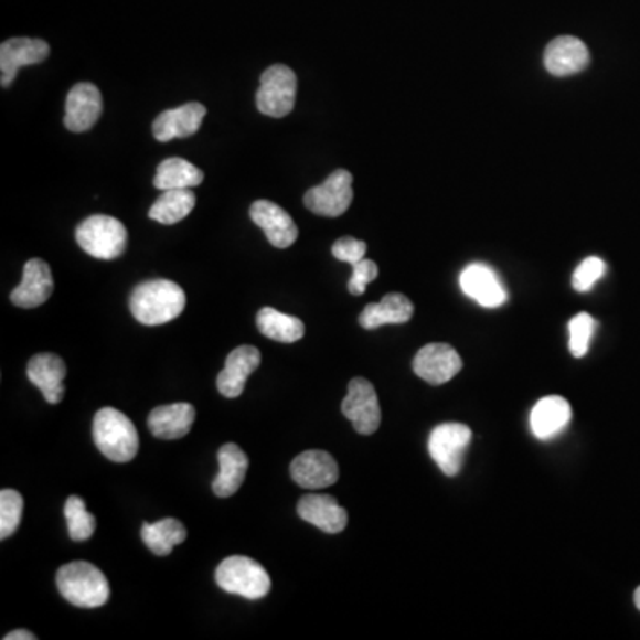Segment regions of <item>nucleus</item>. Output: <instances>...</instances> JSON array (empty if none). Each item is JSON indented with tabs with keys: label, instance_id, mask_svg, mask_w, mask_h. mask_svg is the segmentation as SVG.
I'll return each mask as SVG.
<instances>
[{
	"label": "nucleus",
	"instance_id": "nucleus-32",
	"mask_svg": "<svg viewBox=\"0 0 640 640\" xmlns=\"http://www.w3.org/2000/svg\"><path fill=\"white\" fill-rule=\"evenodd\" d=\"M596 320L589 313H578L569 322V351L573 356L584 358L595 334Z\"/></svg>",
	"mask_w": 640,
	"mask_h": 640
},
{
	"label": "nucleus",
	"instance_id": "nucleus-36",
	"mask_svg": "<svg viewBox=\"0 0 640 640\" xmlns=\"http://www.w3.org/2000/svg\"><path fill=\"white\" fill-rule=\"evenodd\" d=\"M34 639H36V636H34V633H31V631L28 630L11 631V633H8V636L4 637V640H34Z\"/></svg>",
	"mask_w": 640,
	"mask_h": 640
},
{
	"label": "nucleus",
	"instance_id": "nucleus-10",
	"mask_svg": "<svg viewBox=\"0 0 640 640\" xmlns=\"http://www.w3.org/2000/svg\"><path fill=\"white\" fill-rule=\"evenodd\" d=\"M462 360L458 351L447 343H429L416 352L413 371L429 384H445L461 372Z\"/></svg>",
	"mask_w": 640,
	"mask_h": 640
},
{
	"label": "nucleus",
	"instance_id": "nucleus-5",
	"mask_svg": "<svg viewBox=\"0 0 640 640\" xmlns=\"http://www.w3.org/2000/svg\"><path fill=\"white\" fill-rule=\"evenodd\" d=\"M215 582L230 595L262 599L269 595L270 576L264 566L243 555L224 558L215 572Z\"/></svg>",
	"mask_w": 640,
	"mask_h": 640
},
{
	"label": "nucleus",
	"instance_id": "nucleus-2",
	"mask_svg": "<svg viewBox=\"0 0 640 640\" xmlns=\"http://www.w3.org/2000/svg\"><path fill=\"white\" fill-rule=\"evenodd\" d=\"M93 439L107 459L132 461L139 452V435L132 420L115 407H104L93 420Z\"/></svg>",
	"mask_w": 640,
	"mask_h": 640
},
{
	"label": "nucleus",
	"instance_id": "nucleus-18",
	"mask_svg": "<svg viewBox=\"0 0 640 640\" xmlns=\"http://www.w3.org/2000/svg\"><path fill=\"white\" fill-rule=\"evenodd\" d=\"M586 43L575 36H558L544 51V66L555 77L580 74L589 66Z\"/></svg>",
	"mask_w": 640,
	"mask_h": 640
},
{
	"label": "nucleus",
	"instance_id": "nucleus-13",
	"mask_svg": "<svg viewBox=\"0 0 640 640\" xmlns=\"http://www.w3.org/2000/svg\"><path fill=\"white\" fill-rule=\"evenodd\" d=\"M104 110L102 93L95 84L78 83L70 89L64 113V127L70 132H86L95 127Z\"/></svg>",
	"mask_w": 640,
	"mask_h": 640
},
{
	"label": "nucleus",
	"instance_id": "nucleus-8",
	"mask_svg": "<svg viewBox=\"0 0 640 640\" xmlns=\"http://www.w3.org/2000/svg\"><path fill=\"white\" fill-rule=\"evenodd\" d=\"M471 441L470 427L465 424H441L430 433L429 454L445 476L456 477L462 467V456Z\"/></svg>",
	"mask_w": 640,
	"mask_h": 640
},
{
	"label": "nucleus",
	"instance_id": "nucleus-30",
	"mask_svg": "<svg viewBox=\"0 0 640 640\" xmlns=\"http://www.w3.org/2000/svg\"><path fill=\"white\" fill-rule=\"evenodd\" d=\"M64 518L68 525V534L72 541L83 543L95 534L96 520L92 512H87L86 502L81 497H70L64 503Z\"/></svg>",
	"mask_w": 640,
	"mask_h": 640
},
{
	"label": "nucleus",
	"instance_id": "nucleus-29",
	"mask_svg": "<svg viewBox=\"0 0 640 640\" xmlns=\"http://www.w3.org/2000/svg\"><path fill=\"white\" fill-rule=\"evenodd\" d=\"M256 326L264 337L281 343H294L305 337V324L298 317L287 316L275 308H262L256 316Z\"/></svg>",
	"mask_w": 640,
	"mask_h": 640
},
{
	"label": "nucleus",
	"instance_id": "nucleus-7",
	"mask_svg": "<svg viewBox=\"0 0 640 640\" xmlns=\"http://www.w3.org/2000/svg\"><path fill=\"white\" fill-rule=\"evenodd\" d=\"M342 413L358 435L371 436L381 426L380 398L371 381L354 377L349 383L348 395L343 398Z\"/></svg>",
	"mask_w": 640,
	"mask_h": 640
},
{
	"label": "nucleus",
	"instance_id": "nucleus-11",
	"mask_svg": "<svg viewBox=\"0 0 640 640\" xmlns=\"http://www.w3.org/2000/svg\"><path fill=\"white\" fill-rule=\"evenodd\" d=\"M51 54V46L38 38H11L0 45V84H13L19 70L31 64H40Z\"/></svg>",
	"mask_w": 640,
	"mask_h": 640
},
{
	"label": "nucleus",
	"instance_id": "nucleus-6",
	"mask_svg": "<svg viewBox=\"0 0 640 640\" xmlns=\"http://www.w3.org/2000/svg\"><path fill=\"white\" fill-rule=\"evenodd\" d=\"M298 77L285 64H273L262 74L260 87L256 92V107L262 115L285 118L296 106Z\"/></svg>",
	"mask_w": 640,
	"mask_h": 640
},
{
	"label": "nucleus",
	"instance_id": "nucleus-15",
	"mask_svg": "<svg viewBox=\"0 0 640 640\" xmlns=\"http://www.w3.org/2000/svg\"><path fill=\"white\" fill-rule=\"evenodd\" d=\"M54 292L52 270L42 258H32L23 267L22 284L11 292V302L19 308L42 307Z\"/></svg>",
	"mask_w": 640,
	"mask_h": 640
},
{
	"label": "nucleus",
	"instance_id": "nucleus-33",
	"mask_svg": "<svg viewBox=\"0 0 640 640\" xmlns=\"http://www.w3.org/2000/svg\"><path fill=\"white\" fill-rule=\"evenodd\" d=\"M605 270H607V266L601 258L589 256L582 262L580 266L576 267L575 275H573V288L578 292H587L595 287L598 279L604 278Z\"/></svg>",
	"mask_w": 640,
	"mask_h": 640
},
{
	"label": "nucleus",
	"instance_id": "nucleus-14",
	"mask_svg": "<svg viewBox=\"0 0 640 640\" xmlns=\"http://www.w3.org/2000/svg\"><path fill=\"white\" fill-rule=\"evenodd\" d=\"M249 215L253 223L264 230L270 246L287 249L298 241V224L294 223L290 214L276 203L269 200H258L249 209Z\"/></svg>",
	"mask_w": 640,
	"mask_h": 640
},
{
	"label": "nucleus",
	"instance_id": "nucleus-24",
	"mask_svg": "<svg viewBox=\"0 0 640 640\" xmlns=\"http://www.w3.org/2000/svg\"><path fill=\"white\" fill-rule=\"evenodd\" d=\"M196 418L194 407L188 403L168 404L159 406L148 416V427L151 435L160 439H179L189 435Z\"/></svg>",
	"mask_w": 640,
	"mask_h": 640
},
{
	"label": "nucleus",
	"instance_id": "nucleus-26",
	"mask_svg": "<svg viewBox=\"0 0 640 640\" xmlns=\"http://www.w3.org/2000/svg\"><path fill=\"white\" fill-rule=\"evenodd\" d=\"M205 179L202 170L191 164L189 160L180 157H171L160 162L157 168L153 185L160 191H170V189H192L200 185Z\"/></svg>",
	"mask_w": 640,
	"mask_h": 640
},
{
	"label": "nucleus",
	"instance_id": "nucleus-22",
	"mask_svg": "<svg viewBox=\"0 0 640 640\" xmlns=\"http://www.w3.org/2000/svg\"><path fill=\"white\" fill-rule=\"evenodd\" d=\"M217 461H220V473L212 482V490L221 499H228L241 490L246 479L247 468H249V459L238 445L226 444L220 448Z\"/></svg>",
	"mask_w": 640,
	"mask_h": 640
},
{
	"label": "nucleus",
	"instance_id": "nucleus-9",
	"mask_svg": "<svg viewBox=\"0 0 640 640\" xmlns=\"http://www.w3.org/2000/svg\"><path fill=\"white\" fill-rule=\"evenodd\" d=\"M352 196V174L348 170H337L324 183L305 194V205L313 214L340 217L351 206Z\"/></svg>",
	"mask_w": 640,
	"mask_h": 640
},
{
	"label": "nucleus",
	"instance_id": "nucleus-1",
	"mask_svg": "<svg viewBox=\"0 0 640 640\" xmlns=\"http://www.w3.org/2000/svg\"><path fill=\"white\" fill-rule=\"evenodd\" d=\"M185 292L170 279H150L134 288L130 311L145 326L168 324L185 308Z\"/></svg>",
	"mask_w": 640,
	"mask_h": 640
},
{
	"label": "nucleus",
	"instance_id": "nucleus-4",
	"mask_svg": "<svg viewBox=\"0 0 640 640\" xmlns=\"http://www.w3.org/2000/svg\"><path fill=\"white\" fill-rule=\"evenodd\" d=\"M78 246L98 260H115L127 249L125 224L113 215L96 214L78 224L75 232Z\"/></svg>",
	"mask_w": 640,
	"mask_h": 640
},
{
	"label": "nucleus",
	"instance_id": "nucleus-12",
	"mask_svg": "<svg viewBox=\"0 0 640 640\" xmlns=\"http://www.w3.org/2000/svg\"><path fill=\"white\" fill-rule=\"evenodd\" d=\"M290 473L296 484L305 490H324L339 480V465L324 450H307L299 454L290 465Z\"/></svg>",
	"mask_w": 640,
	"mask_h": 640
},
{
	"label": "nucleus",
	"instance_id": "nucleus-16",
	"mask_svg": "<svg viewBox=\"0 0 640 640\" xmlns=\"http://www.w3.org/2000/svg\"><path fill=\"white\" fill-rule=\"evenodd\" d=\"M205 116L206 107L200 102H189L177 109L164 110L153 121V136L160 142L189 138L200 130Z\"/></svg>",
	"mask_w": 640,
	"mask_h": 640
},
{
	"label": "nucleus",
	"instance_id": "nucleus-20",
	"mask_svg": "<svg viewBox=\"0 0 640 640\" xmlns=\"http://www.w3.org/2000/svg\"><path fill=\"white\" fill-rule=\"evenodd\" d=\"M462 292L479 302L480 307L499 308L508 301V292L500 284L499 276L482 264H471L461 275Z\"/></svg>",
	"mask_w": 640,
	"mask_h": 640
},
{
	"label": "nucleus",
	"instance_id": "nucleus-37",
	"mask_svg": "<svg viewBox=\"0 0 640 640\" xmlns=\"http://www.w3.org/2000/svg\"><path fill=\"white\" fill-rule=\"evenodd\" d=\"M633 599H636L637 608L640 610V587H637L636 596H633Z\"/></svg>",
	"mask_w": 640,
	"mask_h": 640
},
{
	"label": "nucleus",
	"instance_id": "nucleus-28",
	"mask_svg": "<svg viewBox=\"0 0 640 640\" xmlns=\"http://www.w3.org/2000/svg\"><path fill=\"white\" fill-rule=\"evenodd\" d=\"M141 537L153 554L166 557L173 552L174 546H179L188 540V531L179 520L164 518L157 523H145L141 529Z\"/></svg>",
	"mask_w": 640,
	"mask_h": 640
},
{
	"label": "nucleus",
	"instance_id": "nucleus-3",
	"mask_svg": "<svg viewBox=\"0 0 640 640\" xmlns=\"http://www.w3.org/2000/svg\"><path fill=\"white\" fill-rule=\"evenodd\" d=\"M57 589L64 599L81 608H98L107 604L110 596L106 575L84 561L66 564L57 572Z\"/></svg>",
	"mask_w": 640,
	"mask_h": 640
},
{
	"label": "nucleus",
	"instance_id": "nucleus-17",
	"mask_svg": "<svg viewBox=\"0 0 640 640\" xmlns=\"http://www.w3.org/2000/svg\"><path fill=\"white\" fill-rule=\"evenodd\" d=\"M262 354L253 345H241L226 358L221 374L217 375V390L226 398H237L243 395L246 381L260 366Z\"/></svg>",
	"mask_w": 640,
	"mask_h": 640
},
{
	"label": "nucleus",
	"instance_id": "nucleus-27",
	"mask_svg": "<svg viewBox=\"0 0 640 640\" xmlns=\"http://www.w3.org/2000/svg\"><path fill=\"white\" fill-rule=\"evenodd\" d=\"M196 206V196L191 189L162 191L150 209V220L162 224H174L185 220Z\"/></svg>",
	"mask_w": 640,
	"mask_h": 640
},
{
	"label": "nucleus",
	"instance_id": "nucleus-21",
	"mask_svg": "<svg viewBox=\"0 0 640 640\" xmlns=\"http://www.w3.org/2000/svg\"><path fill=\"white\" fill-rule=\"evenodd\" d=\"M298 514L301 520L328 534H339L348 526V511L328 494H305L299 500Z\"/></svg>",
	"mask_w": 640,
	"mask_h": 640
},
{
	"label": "nucleus",
	"instance_id": "nucleus-35",
	"mask_svg": "<svg viewBox=\"0 0 640 640\" xmlns=\"http://www.w3.org/2000/svg\"><path fill=\"white\" fill-rule=\"evenodd\" d=\"M331 253H333L337 260L354 266V264L365 258L366 244L354 237H342L333 244Z\"/></svg>",
	"mask_w": 640,
	"mask_h": 640
},
{
	"label": "nucleus",
	"instance_id": "nucleus-34",
	"mask_svg": "<svg viewBox=\"0 0 640 640\" xmlns=\"http://www.w3.org/2000/svg\"><path fill=\"white\" fill-rule=\"evenodd\" d=\"M380 275V269H377V264L372 260H363L358 262L352 266V276L349 279V292L352 296H362L365 294L366 287L369 284H372L375 278Z\"/></svg>",
	"mask_w": 640,
	"mask_h": 640
},
{
	"label": "nucleus",
	"instance_id": "nucleus-19",
	"mask_svg": "<svg viewBox=\"0 0 640 640\" xmlns=\"http://www.w3.org/2000/svg\"><path fill=\"white\" fill-rule=\"evenodd\" d=\"M28 377L34 386L42 390L49 404H60L64 398V377L66 365L57 354L42 352L31 358L28 365Z\"/></svg>",
	"mask_w": 640,
	"mask_h": 640
},
{
	"label": "nucleus",
	"instance_id": "nucleus-31",
	"mask_svg": "<svg viewBox=\"0 0 640 640\" xmlns=\"http://www.w3.org/2000/svg\"><path fill=\"white\" fill-rule=\"evenodd\" d=\"M22 514V494L14 490L0 491V540H8L17 532Z\"/></svg>",
	"mask_w": 640,
	"mask_h": 640
},
{
	"label": "nucleus",
	"instance_id": "nucleus-25",
	"mask_svg": "<svg viewBox=\"0 0 640 640\" xmlns=\"http://www.w3.org/2000/svg\"><path fill=\"white\" fill-rule=\"evenodd\" d=\"M413 302L403 294H388L381 299V302H372L360 316V324L365 330H377L386 324H406L412 320Z\"/></svg>",
	"mask_w": 640,
	"mask_h": 640
},
{
	"label": "nucleus",
	"instance_id": "nucleus-23",
	"mask_svg": "<svg viewBox=\"0 0 640 640\" xmlns=\"http://www.w3.org/2000/svg\"><path fill=\"white\" fill-rule=\"evenodd\" d=\"M569 420H572V406L566 398L558 395L544 397L532 409V433L535 438L546 441V439L555 438L558 433H563Z\"/></svg>",
	"mask_w": 640,
	"mask_h": 640
}]
</instances>
